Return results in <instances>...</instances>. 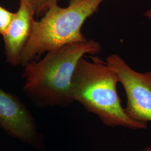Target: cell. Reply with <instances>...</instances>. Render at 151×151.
<instances>
[{"label": "cell", "mask_w": 151, "mask_h": 151, "mask_svg": "<svg viewBox=\"0 0 151 151\" xmlns=\"http://www.w3.org/2000/svg\"><path fill=\"white\" fill-rule=\"evenodd\" d=\"M101 50L95 40L69 44L50 51L41 60L24 65L23 91L40 108H65L74 103L70 95L72 78L82 57Z\"/></svg>", "instance_id": "cell-1"}, {"label": "cell", "mask_w": 151, "mask_h": 151, "mask_svg": "<svg viewBox=\"0 0 151 151\" xmlns=\"http://www.w3.org/2000/svg\"><path fill=\"white\" fill-rule=\"evenodd\" d=\"M89 58L79 60L72 76L70 92L73 101L97 115L108 127L147 129L148 123L132 119L125 112L117 90L116 72L98 56Z\"/></svg>", "instance_id": "cell-2"}, {"label": "cell", "mask_w": 151, "mask_h": 151, "mask_svg": "<svg viewBox=\"0 0 151 151\" xmlns=\"http://www.w3.org/2000/svg\"><path fill=\"white\" fill-rule=\"evenodd\" d=\"M105 0H70L62 7L58 4L35 21L32 33L22 53L20 65L24 67L42 54L69 44L87 39L81 32L85 22L98 11Z\"/></svg>", "instance_id": "cell-3"}, {"label": "cell", "mask_w": 151, "mask_h": 151, "mask_svg": "<svg viewBox=\"0 0 151 151\" xmlns=\"http://www.w3.org/2000/svg\"><path fill=\"white\" fill-rule=\"evenodd\" d=\"M106 62L116 72L124 88L127 115L137 121L151 122V70L137 72L116 54L109 55Z\"/></svg>", "instance_id": "cell-4"}, {"label": "cell", "mask_w": 151, "mask_h": 151, "mask_svg": "<svg viewBox=\"0 0 151 151\" xmlns=\"http://www.w3.org/2000/svg\"><path fill=\"white\" fill-rule=\"evenodd\" d=\"M0 127L11 137L35 148L45 150L43 135L26 105L0 87Z\"/></svg>", "instance_id": "cell-5"}, {"label": "cell", "mask_w": 151, "mask_h": 151, "mask_svg": "<svg viewBox=\"0 0 151 151\" xmlns=\"http://www.w3.org/2000/svg\"><path fill=\"white\" fill-rule=\"evenodd\" d=\"M35 12L27 0H20L19 7L2 35L6 58L11 65H20V57L31 37Z\"/></svg>", "instance_id": "cell-6"}, {"label": "cell", "mask_w": 151, "mask_h": 151, "mask_svg": "<svg viewBox=\"0 0 151 151\" xmlns=\"http://www.w3.org/2000/svg\"><path fill=\"white\" fill-rule=\"evenodd\" d=\"M32 7L35 15H43L52 6L57 5L58 0H27Z\"/></svg>", "instance_id": "cell-7"}, {"label": "cell", "mask_w": 151, "mask_h": 151, "mask_svg": "<svg viewBox=\"0 0 151 151\" xmlns=\"http://www.w3.org/2000/svg\"><path fill=\"white\" fill-rule=\"evenodd\" d=\"M14 13L0 6V35H3L9 27Z\"/></svg>", "instance_id": "cell-8"}, {"label": "cell", "mask_w": 151, "mask_h": 151, "mask_svg": "<svg viewBox=\"0 0 151 151\" xmlns=\"http://www.w3.org/2000/svg\"><path fill=\"white\" fill-rule=\"evenodd\" d=\"M144 15L146 16L147 18H148V19H150V20H151V9L147 10L145 12V13L144 14Z\"/></svg>", "instance_id": "cell-9"}, {"label": "cell", "mask_w": 151, "mask_h": 151, "mask_svg": "<svg viewBox=\"0 0 151 151\" xmlns=\"http://www.w3.org/2000/svg\"><path fill=\"white\" fill-rule=\"evenodd\" d=\"M141 151H151V146H148Z\"/></svg>", "instance_id": "cell-10"}, {"label": "cell", "mask_w": 151, "mask_h": 151, "mask_svg": "<svg viewBox=\"0 0 151 151\" xmlns=\"http://www.w3.org/2000/svg\"><path fill=\"white\" fill-rule=\"evenodd\" d=\"M46 151V150H45H45H43V151Z\"/></svg>", "instance_id": "cell-11"}]
</instances>
